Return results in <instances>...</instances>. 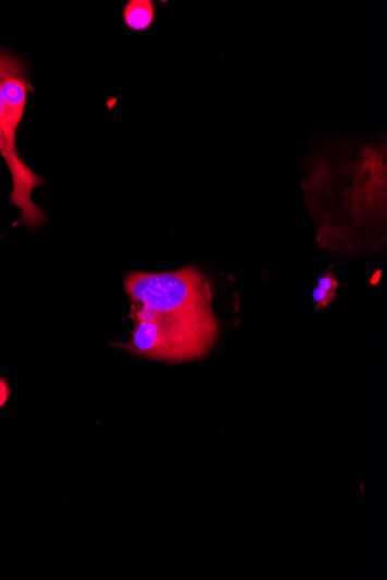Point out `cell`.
<instances>
[{
    "instance_id": "cell-3",
    "label": "cell",
    "mask_w": 387,
    "mask_h": 580,
    "mask_svg": "<svg viewBox=\"0 0 387 580\" xmlns=\"http://www.w3.org/2000/svg\"><path fill=\"white\" fill-rule=\"evenodd\" d=\"M11 58L0 53V77H2ZM15 134L12 129L5 108L0 99V155L7 161L11 173L13 189L10 195L11 203L21 210V222L28 229H38L47 220L45 212L33 202L32 194L35 188L46 184L43 177L33 172L16 149Z\"/></svg>"
},
{
    "instance_id": "cell-2",
    "label": "cell",
    "mask_w": 387,
    "mask_h": 580,
    "mask_svg": "<svg viewBox=\"0 0 387 580\" xmlns=\"http://www.w3.org/2000/svg\"><path fill=\"white\" fill-rule=\"evenodd\" d=\"M130 300L155 313L197 316L213 311V288L202 271L194 266L172 273H138L125 279Z\"/></svg>"
},
{
    "instance_id": "cell-7",
    "label": "cell",
    "mask_w": 387,
    "mask_h": 580,
    "mask_svg": "<svg viewBox=\"0 0 387 580\" xmlns=\"http://www.w3.org/2000/svg\"><path fill=\"white\" fill-rule=\"evenodd\" d=\"M11 387L8 380L0 378V409H2L10 400Z\"/></svg>"
},
{
    "instance_id": "cell-1",
    "label": "cell",
    "mask_w": 387,
    "mask_h": 580,
    "mask_svg": "<svg viewBox=\"0 0 387 580\" xmlns=\"http://www.w3.org/2000/svg\"><path fill=\"white\" fill-rule=\"evenodd\" d=\"M132 337L112 347L135 356L177 365L208 356L220 325L214 311L197 316L162 314L130 300Z\"/></svg>"
},
{
    "instance_id": "cell-5",
    "label": "cell",
    "mask_w": 387,
    "mask_h": 580,
    "mask_svg": "<svg viewBox=\"0 0 387 580\" xmlns=\"http://www.w3.org/2000/svg\"><path fill=\"white\" fill-rule=\"evenodd\" d=\"M155 16V9L151 0H130L123 9V20L135 32L149 29Z\"/></svg>"
},
{
    "instance_id": "cell-4",
    "label": "cell",
    "mask_w": 387,
    "mask_h": 580,
    "mask_svg": "<svg viewBox=\"0 0 387 580\" xmlns=\"http://www.w3.org/2000/svg\"><path fill=\"white\" fill-rule=\"evenodd\" d=\"M0 99L4 104L12 129L16 132L25 113L27 83L21 63L14 59L10 60L2 77H0Z\"/></svg>"
},
{
    "instance_id": "cell-6",
    "label": "cell",
    "mask_w": 387,
    "mask_h": 580,
    "mask_svg": "<svg viewBox=\"0 0 387 580\" xmlns=\"http://www.w3.org/2000/svg\"><path fill=\"white\" fill-rule=\"evenodd\" d=\"M312 298L315 303V310H321L322 307L328 306L336 298V295L329 294L321 287H316L313 289Z\"/></svg>"
}]
</instances>
